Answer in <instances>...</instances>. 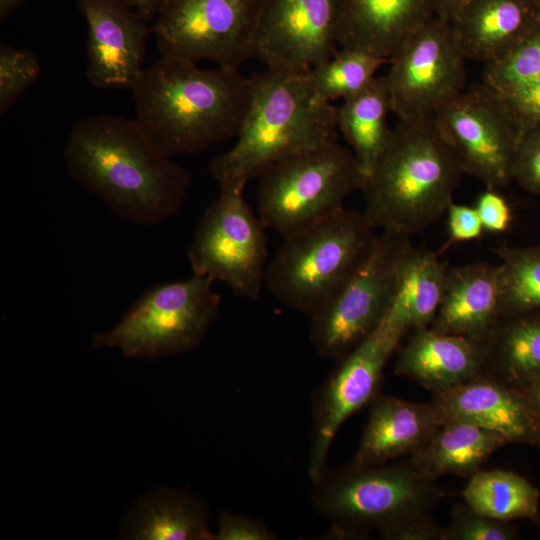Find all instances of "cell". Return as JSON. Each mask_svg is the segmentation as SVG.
Masks as SVG:
<instances>
[{
  "mask_svg": "<svg viewBox=\"0 0 540 540\" xmlns=\"http://www.w3.org/2000/svg\"><path fill=\"white\" fill-rule=\"evenodd\" d=\"M64 155L70 176L132 223L167 219L189 190L188 171L135 118L106 114L82 118L69 132Z\"/></svg>",
  "mask_w": 540,
  "mask_h": 540,
  "instance_id": "cell-1",
  "label": "cell"
},
{
  "mask_svg": "<svg viewBox=\"0 0 540 540\" xmlns=\"http://www.w3.org/2000/svg\"><path fill=\"white\" fill-rule=\"evenodd\" d=\"M136 117L169 156L197 153L238 135L251 98L239 70L160 56L131 89Z\"/></svg>",
  "mask_w": 540,
  "mask_h": 540,
  "instance_id": "cell-2",
  "label": "cell"
},
{
  "mask_svg": "<svg viewBox=\"0 0 540 540\" xmlns=\"http://www.w3.org/2000/svg\"><path fill=\"white\" fill-rule=\"evenodd\" d=\"M464 174L434 117L399 120L364 180L363 213L374 228L411 236L446 213Z\"/></svg>",
  "mask_w": 540,
  "mask_h": 540,
  "instance_id": "cell-3",
  "label": "cell"
},
{
  "mask_svg": "<svg viewBox=\"0 0 540 540\" xmlns=\"http://www.w3.org/2000/svg\"><path fill=\"white\" fill-rule=\"evenodd\" d=\"M249 78L236 143L209 164L219 188L244 189L272 165L338 138L337 107L314 95L307 73L266 68Z\"/></svg>",
  "mask_w": 540,
  "mask_h": 540,
  "instance_id": "cell-4",
  "label": "cell"
},
{
  "mask_svg": "<svg viewBox=\"0 0 540 540\" xmlns=\"http://www.w3.org/2000/svg\"><path fill=\"white\" fill-rule=\"evenodd\" d=\"M363 212L344 207L283 237L269 259L265 289L309 319L341 290L377 235Z\"/></svg>",
  "mask_w": 540,
  "mask_h": 540,
  "instance_id": "cell-5",
  "label": "cell"
},
{
  "mask_svg": "<svg viewBox=\"0 0 540 540\" xmlns=\"http://www.w3.org/2000/svg\"><path fill=\"white\" fill-rule=\"evenodd\" d=\"M311 503L338 536L389 540L399 528L434 517L444 497L436 481L420 475L408 459L375 466L352 463L329 469L312 481Z\"/></svg>",
  "mask_w": 540,
  "mask_h": 540,
  "instance_id": "cell-6",
  "label": "cell"
},
{
  "mask_svg": "<svg viewBox=\"0 0 540 540\" xmlns=\"http://www.w3.org/2000/svg\"><path fill=\"white\" fill-rule=\"evenodd\" d=\"M214 281L190 278L153 286L91 346L117 348L126 358H160L198 347L218 317L221 296Z\"/></svg>",
  "mask_w": 540,
  "mask_h": 540,
  "instance_id": "cell-7",
  "label": "cell"
},
{
  "mask_svg": "<svg viewBox=\"0 0 540 540\" xmlns=\"http://www.w3.org/2000/svg\"><path fill=\"white\" fill-rule=\"evenodd\" d=\"M257 188V215L285 237L344 207L364 176L353 152L333 141L269 167Z\"/></svg>",
  "mask_w": 540,
  "mask_h": 540,
  "instance_id": "cell-8",
  "label": "cell"
},
{
  "mask_svg": "<svg viewBox=\"0 0 540 540\" xmlns=\"http://www.w3.org/2000/svg\"><path fill=\"white\" fill-rule=\"evenodd\" d=\"M410 236L382 230L374 245L337 295L310 320L316 352L338 361L384 321L394 299L400 260Z\"/></svg>",
  "mask_w": 540,
  "mask_h": 540,
  "instance_id": "cell-9",
  "label": "cell"
},
{
  "mask_svg": "<svg viewBox=\"0 0 540 540\" xmlns=\"http://www.w3.org/2000/svg\"><path fill=\"white\" fill-rule=\"evenodd\" d=\"M194 232L187 257L193 274L225 283L237 296L257 301L269 262L266 227L243 196L244 189L219 188Z\"/></svg>",
  "mask_w": 540,
  "mask_h": 540,
  "instance_id": "cell-10",
  "label": "cell"
},
{
  "mask_svg": "<svg viewBox=\"0 0 540 540\" xmlns=\"http://www.w3.org/2000/svg\"><path fill=\"white\" fill-rule=\"evenodd\" d=\"M265 0H167L152 27L160 56L239 70L252 58Z\"/></svg>",
  "mask_w": 540,
  "mask_h": 540,
  "instance_id": "cell-11",
  "label": "cell"
},
{
  "mask_svg": "<svg viewBox=\"0 0 540 540\" xmlns=\"http://www.w3.org/2000/svg\"><path fill=\"white\" fill-rule=\"evenodd\" d=\"M467 59L451 23L433 17L400 45L385 74L399 120L429 118L465 89Z\"/></svg>",
  "mask_w": 540,
  "mask_h": 540,
  "instance_id": "cell-12",
  "label": "cell"
},
{
  "mask_svg": "<svg viewBox=\"0 0 540 540\" xmlns=\"http://www.w3.org/2000/svg\"><path fill=\"white\" fill-rule=\"evenodd\" d=\"M404 334L385 320L343 358L312 399L313 431L308 474L311 481L327 468L331 444L343 423L379 393L384 368Z\"/></svg>",
  "mask_w": 540,
  "mask_h": 540,
  "instance_id": "cell-13",
  "label": "cell"
},
{
  "mask_svg": "<svg viewBox=\"0 0 540 540\" xmlns=\"http://www.w3.org/2000/svg\"><path fill=\"white\" fill-rule=\"evenodd\" d=\"M434 118L461 161L465 174L487 188L509 184L517 130L501 101L481 83L465 88Z\"/></svg>",
  "mask_w": 540,
  "mask_h": 540,
  "instance_id": "cell-14",
  "label": "cell"
},
{
  "mask_svg": "<svg viewBox=\"0 0 540 540\" xmlns=\"http://www.w3.org/2000/svg\"><path fill=\"white\" fill-rule=\"evenodd\" d=\"M343 0H265L252 58L306 74L338 50Z\"/></svg>",
  "mask_w": 540,
  "mask_h": 540,
  "instance_id": "cell-15",
  "label": "cell"
},
{
  "mask_svg": "<svg viewBox=\"0 0 540 540\" xmlns=\"http://www.w3.org/2000/svg\"><path fill=\"white\" fill-rule=\"evenodd\" d=\"M87 24L86 77L101 89H132L152 28L124 0H78Z\"/></svg>",
  "mask_w": 540,
  "mask_h": 540,
  "instance_id": "cell-16",
  "label": "cell"
},
{
  "mask_svg": "<svg viewBox=\"0 0 540 540\" xmlns=\"http://www.w3.org/2000/svg\"><path fill=\"white\" fill-rule=\"evenodd\" d=\"M430 400L444 419L475 424L499 434L508 444L540 448V431L525 395L484 371L461 385L433 393Z\"/></svg>",
  "mask_w": 540,
  "mask_h": 540,
  "instance_id": "cell-17",
  "label": "cell"
},
{
  "mask_svg": "<svg viewBox=\"0 0 540 540\" xmlns=\"http://www.w3.org/2000/svg\"><path fill=\"white\" fill-rule=\"evenodd\" d=\"M394 373L416 381L432 394L454 388L482 373L487 341L435 331L414 329L396 350Z\"/></svg>",
  "mask_w": 540,
  "mask_h": 540,
  "instance_id": "cell-18",
  "label": "cell"
},
{
  "mask_svg": "<svg viewBox=\"0 0 540 540\" xmlns=\"http://www.w3.org/2000/svg\"><path fill=\"white\" fill-rule=\"evenodd\" d=\"M444 420L431 400L413 402L378 393L351 463L375 466L409 457Z\"/></svg>",
  "mask_w": 540,
  "mask_h": 540,
  "instance_id": "cell-19",
  "label": "cell"
},
{
  "mask_svg": "<svg viewBox=\"0 0 540 540\" xmlns=\"http://www.w3.org/2000/svg\"><path fill=\"white\" fill-rule=\"evenodd\" d=\"M498 264L475 262L449 268L435 331L487 341L501 320Z\"/></svg>",
  "mask_w": 540,
  "mask_h": 540,
  "instance_id": "cell-20",
  "label": "cell"
},
{
  "mask_svg": "<svg viewBox=\"0 0 540 540\" xmlns=\"http://www.w3.org/2000/svg\"><path fill=\"white\" fill-rule=\"evenodd\" d=\"M452 26L465 58L485 65L540 26V0H471Z\"/></svg>",
  "mask_w": 540,
  "mask_h": 540,
  "instance_id": "cell-21",
  "label": "cell"
},
{
  "mask_svg": "<svg viewBox=\"0 0 540 540\" xmlns=\"http://www.w3.org/2000/svg\"><path fill=\"white\" fill-rule=\"evenodd\" d=\"M433 17L428 0H343L339 46L389 60L410 34Z\"/></svg>",
  "mask_w": 540,
  "mask_h": 540,
  "instance_id": "cell-22",
  "label": "cell"
},
{
  "mask_svg": "<svg viewBox=\"0 0 540 540\" xmlns=\"http://www.w3.org/2000/svg\"><path fill=\"white\" fill-rule=\"evenodd\" d=\"M120 535L132 540H214L205 502L169 488L140 497L126 514Z\"/></svg>",
  "mask_w": 540,
  "mask_h": 540,
  "instance_id": "cell-23",
  "label": "cell"
},
{
  "mask_svg": "<svg viewBox=\"0 0 540 540\" xmlns=\"http://www.w3.org/2000/svg\"><path fill=\"white\" fill-rule=\"evenodd\" d=\"M508 443L499 434L457 419H445L427 441L407 457L423 477L446 475L469 479L497 450Z\"/></svg>",
  "mask_w": 540,
  "mask_h": 540,
  "instance_id": "cell-24",
  "label": "cell"
},
{
  "mask_svg": "<svg viewBox=\"0 0 540 540\" xmlns=\"http://www.w3.org/2000/svg\"><path fill=\"white\" fill-rule=\"evenodd\" d=\"M448 270L439 252L411 244L400 260L394 299L384 320L404 335L430 326L442 302Z\"/></svg>",
  "mask_w": 540,
  "mask_h": 540,
  "instance_id": "cell-25",
  "label": "cell"
},
{
  "mask_svg": "<svg viewBox=\"0 0 540 540\" xmlns=\"http://www.w3.org/2000/svg\"><path fill=\"white\" fill-rule=\"evenodd\" d=\"M484 372L522 393L540 378V311L501 318L487 340Z\"/></svg>",
  "mask_w": 540,
  "mask_h": 540,
  "instance_id": "cell-26",
  "label": "cell"
},
{
  "mask_svg": "<svg viewBox=\"0 0 540 540\" xmlns=\"http://www.w3.org/2000/svg\"><path fill=\"white\" fill-rule=\"evenodd\" d=\"M390 112L392 106L385 75L377 76L367 88L337 107L338 131L356 157L364 180L388 141Z\"/></svg>",
  "mask_w": 540,
  "mask_h": 540,
  "instance_id": "cell-27",
  "label": "cell"
},
{
  "mask_svg": "<svg viewBox=\"0 0 540 540\" xmlns=\"http://www.w3.org/2000/svg\"><path fill=\"white\" fill-rule=\"evenodd\" d=\"M463 501L490 518L512 522L540 514V491L513 471L480 469L462 490Z\"/></svg>",
  "mask_w": 540,
  "mask_h": 540,
  "instance_id": "cell-28",
  "label": "cell"
},
{
  "mask_svg": "<svg viewBox=\"0 0 540 540\" xmlns=\"http://www.w3.org/2000/svg\"><path fill=\"white\" fill-rule=\"evenodd\" d=\"M389 60L372 53L340 47L330 59L307 73L314 95L331 103L351 98L367 88Z\"/></svg>",
  "mask_w": 540,
  "mask_h": 540,
  "instance_id": "cell-29",
  "label": "cell"
},
{
  "mask_svg": "<svg viewBox=\"0 0 540 540\" xmlns=\"http://www.w3.org/2000/svg\"><path fill=\"white\" fill-rule=\"evenodd\" d=\"M499 259L501 317L540 311V244L493 248Z\"/></svg>",
  "mask_w": 540,
  "mask_h": 540,
  "instance_id": "cell-30",
  "label": "cell"
},
{
  "mask_svg": "<svg viewBox=\"0 0 540 540\" xmlns=\"http://www.w3.org/2000/svg\"><path fill=\"white\" fill-rule=\"evenodd\" d=\"M540 76V26L500 58L484 65L481 84L499 98Z\"/></svg>",
  "mask_w": 540,
  "mask_h": 540,
  "instance_id": "cell-31",
  "label": "cell"
},
{
  "mask_svg": "<svg viewBox=\"0 0 540 540\" xmlns=\"http://www.w3.org/2000/svg\"><path fill=\"white\" fill-rule=\"evenodd\" d=\"M40 61L29 49L0 46V114L4 115L38 79Z\"/></svg>",
  "mask_w": 540,
  "mask_h": 540,
  "instance_id": "cell-32",
  "label": "cell"
},
{
  "mask_svg": "<svg viewBox=\"0 0 540 540\" xmlns=\"http://www.w3.org/2000/svg\"><path fill=\"white\" fill-rule=\"evenodd\" d=\"M519 532L512 522L483 515L464 501L455 503L450 521L443 526V540H515Z\"/></svg>",
  "mask_w": 540,
  "mask_h": 540,
  "instance_id": "cell-33",
  "label": "cell"
},
{
  "mask_svg": "<svg viewBox=\"0 0 540 540\" xmlns=\"http://www.w3.org/2000/svg\"><path fill=\"white\" fill-rule=\"evenodd\" d=\"M511 179L527 192L540 196V126L520 136L513 157Z\"/></svg>",
  "mask_w": 540,
  "mask_h": 540,
  "instance_id": "cell-34",
  "label": "cell"
},
{
  "mask_svg": "<svg viewBox=\"0 0 540 540\" xmlns=\"http://www.w3.org/2000/svg\"><path fill=\"white\" fill-rule=\"evenodd\" d=\"M497 98L509 114L519 138L526 131L540 126V76L517 92Z\"/></svg>",
  "mask_w": 540,
  "mask_h": 540,
  "instance_id": "cell-35",
  "label": "cell"
},
{
  "mask_svg": "<svg viewBox=\"0 0 540 540\" xmlns=\"http://www.w3.org/2000/svg\"><path fill=\"white\" fill-rule=\"evenodd\" d=\"M485 232L501 234L506 232L513 220L511 206L495 188H487L479 194L475 204Z\"/></svg>",
  "mask_w": 540,
  "mask_h": 540,
  "instance_id": "cell-36",
  "label": "cell"
},
{
  "mask_svg": "<svg viewBox=\"0 0 540 540\" xmlns=\"http://www.w3.org/2000/svg\"><path fill=\"white\" fill-rule=\"evenodd\" d=\"M277 536L261 521L223 512L217 520L214 540H275Z\"/></svg>",
  "mask_w": 540,
  "mask_h": 540,
  "instance_id": "cell-37",
  "label": "cell"
},
{
  "mask_svg": "<svg viewBox=\"0 0 540 540\" xmlns=\"http://www.w3.org/2000/svg\"><path fill=\"white\" fill-rule=\"evenodd\" d=\"M445 214L447 215L448 243L444 245V250L454 243L476 240L485 232L474 205L458 204L453 201Z\"/></svg>",
  "mask_w": 540,
  "mask_h": 540,
  "instance_id": "cell-38",
  "label": "cell"
},
{
  "mask_svg": "<svg viewBox=\"0 0 540 540\" xmlns=\"http://www.w3.org/2000/svg\"><path fill=\"white\" fill-rule=\"evenodd\" d=\"M434 17L453 23L471 0H428Z\"/></svg>",
  "mask_w": 540,
  "mask_h": 540,
  "instance_id": "cell-39",
  "label": "cell"
},
{
  "mask_svg": "<svg viewBox=\"0 0 540 540\" xmlns=\"http://www.w3.org/2000/svg\"><path fill=\"white\" fill-rule=\"evenodd\" d=\"M144 21L149 22L161 12L167 0H124Z\"/></svg>",
  "mask_w": 540,
  "mask_h": 540,
  "instance_id": "cell-40",
  "label": "cell"
},
{
  "mask_svg": "<svg viewBox=\"0 0 540 540\" xmlns=\"http://www.w3.org/2000/svg\"><path fill=\"white\" fill-rule=\"evenodd\" d=\"M523 394L540 431V378L531 384Z\"/></svg>",
  "mask_w": 540,
  "mask_h": 540,
  "instance_id": "cell-41",
  "label": "cell"
},
{
  "mask_svg": "<svg viewBox=\"0 0 540 540\" xmlns=\"http://www.w3.org/2000/svg\"><path fill=\"white\" fill-rule=\"evenodd\" d=\"M27 0H0V21L4 22L9 16L22 7Z\"/></svg>",
  "mask_w": 540,
  "mask_h": 540,
  "instance_id": "cell-42",
  "label": "cell"
},
{
  "mask_svg": "<svg viewBox=\"0 0 540 540\" xmlns=\"http://www.w3.org/2000/svg\"><path fill=\"white\" fill-rule=\"evenodd\" d=\"M531 521L534 522V524L538 527V529L540 530V514L538 516H536L534 519H532Z\"/></svg>",
  "mask_w": 540,
  "mask_h": 540,
  "instance_id": "cell-43",
  "label": "cell"
}]
</instances>
